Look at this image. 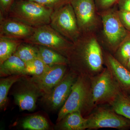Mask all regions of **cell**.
<instances>
[{
	"label": "cell",
	"mask_w": 130,
	"mask_h": 130,
	"mask_svg": "<svg viewBox=\"0 0 130 130\" xmlns=\"http://www.w3.org/2000/svg\"><path fill=\"white\" fill-rule=\"evenodd\" d=\"M67 58L71 70L78 75L93 77L104 69L102 51L95 38L85 42L79 37L73 43Z\"/></svg>",
	"instance_id": "1"
},
{
	"label": "cell",
	"mask_w": 130,
	"mask_h": 130,
	"mask_svg": "<svg viewBox=\"0 0 130 130\" xmlns=\"http://www.w3.org/2000/svg\"><path fill=\"white\" fill-rule=\"evenodd\" d=\"M53 9L29 0H15L8 16L36 28L49 24Z\"/></svg>",
	"instance_id": "2"
},
{
	"label": "cell",
	"mask_w": 130,
	"mask_h": 130,
	"mask_svg": "<svg viewBox=\"0 0 130 130\" xmlns=\"http://www.w3.org/2000/svg\"><path fill=\"white\" fill-rule=\"evenodd\" d=\"M90 78V110L94 108L98 105L108 103L122 90L107 68Z\"/></svg>",
	"instance_id": "3"
},
{
	"label": "cell",
	"mask_w": 130,
	"mask_h": 130,
	"mask_svg": "<svg viewBox=\"0 0 130 130\" xmlns=\"http://www.w3.org/2000/svg\"><path fill=\"white\" fill-rule=\"evenodd\" d=\"M90 90V77L86 75H78L70 95L60 109L57 122L72 112L80 111L82 113L85 110H89Z\"/></svg>",
	"instance_id": "4"
},
{
	"label": "cell",
	"mask_w": 130,
	"mask_h": 130,
	"mask_svg": "<svg viewBox=\"0 0 130 130\" xmlns=\"http://www.w3.org/2000/svg\"><path fill=\"white\" fill-rule=\"evenodd\" d=\"M23 42L49 48L66 58L73 43L49 24L35 28L32 35Z\"/></svg>",
	"instance_id": "5"
},
{
	"label": "cell",
	"mask_w": 130,
	"mask_h": 130,
	"mask_svg": "<svg viewBox=\"0 0 130 130\" xmlns=\"http://www.w3.org/2000/svg\"><path fill=\"white\" fill-rule=\"evenodd\" d=\"M49 25L73 43L80 36L81 32L76 18L70 2L54 10Z\"/></svg>",
	"instance_id": "6"
},
{
	"label": "cell",
	"mask_w": 130,
	"mask_h": 130,
	"mask_svg": "<svg viewBox=\"0 0 130 130\" xmlns=\"http://www.w3.org/2000/svg\"><path fill=\"white\" fill-rule=\"evenodd\" d=\"M129 128L130 120L117 113L112 108H98L87 118L88 129L112 128L123 130Z\"/></svg>",
	"instance_id": "7"
},
{
	"label": "cell",
	"mask_w": 130,
	"mask_h": 130,
	"mask_svg": "<svg viewBox=\"0 0 130 130\" xmlns=\"http://www.w3.org/2000/svg\"><path fill=\"white\" fill-rule=\"evenodd\" d=\"M78 76V74L71 70L48 93L42 96L43 102L48 108L52 111L61 108L70 95Z\"/></svg>",
	"instance_id": "8"
},
{
	"label": "cell",
	"mask_w": 130,
	"mask_h": 130,
	"mask_svg": "<svg viewBox=\"0 0 130 130\" xmlns=\"http://www.w3.org/2000/svg\"><path fill=\"white\" fill-rule=\"evenodd\" d=\"M25 76L18 81V86L13 95L20 111H32L36 109L38 98L42 94L31 78H24Z\"/></svg>",
	"instance_id": "9"
},
{
	"label": "cell",
	"mask_w": 130,
	"mask_h": 130,
	"mask_svg": "<svg viewBox=\"0 0 130 130\" xmlns=\"http://www.w3.org/2000/svg\"><path fill=\"white\" fill-rule=\"evenodd\" d=\"M106 12L102 15L104 34L111 48L116 51L127 37L128 30L121 23L118 11Z\"/></svg>",
	"instance_id": "10"
},
{
	"label": "cell",
	"mask_w": 130,
	"mask_h": 130,
	"mask_svg": "<svg viewBox=\"0 0 130 130\" xmlns=\"http://www.w3.org/2000/svg\"><path fill=\"white\" fill-rule=\"evenodd\" d=\"M80 32L88 30L96 20L94 0H70Z\"/></svg>",
	"instance_id": "11"
},
{
	"label": "cell",
	"mask_w": 130,
	"mask_h": 130,
	"mask_svg": "<svg viewBox=\"0 0 130 130\" xmlns=\"http://www.w3.org/2000/svg\"><path fill=\"white\" fill-rule=\"evenodd\" d=\"M35 29L8 16L0 18V37L23 41L32 35Z\"/></svg>",
	"instance_id": "12"
},
{
	"label": "cell",
	"mask_w": 130,
	"mask_h": 130,
	"mask_svg": "<svg viewBox=\"0 0 130 130\" xmlns=\"http://www.w3.org/2000/svg\"><path fill=\"white\" fill-rule=\"evenodd\" d=\"M67 66L55 65L50 67L42 75L31 77L32 81L41 90L42 96L48 93L62 80L67 72Z\"/></svg>",
	"instance_id": "13"
},
{
	"label": "cell",
	"mask_w": 130,
	"mask_h": 130,
	"mask_svg": "<svg viewBox=\"0 0 130 130\" xmlns=\"http://www.w3.org/2000/svg\"><path fill=\"white\" fill-rule=\"evenodd\" d=\"M104 60L107 68L121 90L130 91V71L110 54H105Z\"/></svg>",
	"instance_id": "14"
},
{
	"label": "cell",
	"mask_w": 130,
	"mask_h": 130,
	"mask_svg": "<svg viewBox=\"0 0 130 130\" xmlns=\"http://www.w3.org/2000/svg\"><path fill=\"white\" fill-rule=\"evenodd\" d=\"M87 118H83L80 111L67 115L58 122L56 128L63 130H84L86 129Z\"/></svg>",
	"instance_id": "15"
},
{
	"label": "cell",
	"mask_w": 130,
	"mask_h": 130,
	"mask_svg": "<svg viewBox=\"0 0 130 130\" xmlns=\"http://www.w3.org/2000/svg\"><path fill=\"white\" fill-rule=\"evenodd\" d=\"M38 49V58L49 67L58 65H68L66 56L52 49L36 45Z\"/></svg>",
	"instance_id": "16"
},
{
	"label": "cell",
	"mask_w": 130,
	"mask_h": 130,
	"mask_svg": "<svg viewBox=\"0 0 130 130\" xmlns=\"http://www.w3.org/2000/svg\"><path fill=\"white\" fill-rule=\"evenodd\" d=\"M25 63L16 55H12L0 64V76L6 77L14 75H24Z\"/></svg>",
	"instance_id": "17"
},
{
	"label": "cell",
	"mask_w": 130,
	"mask_h": 130,
	"mask_svg": "<svg viewBox=\"0 0 130 130\" xmlns=\"http://www.w3.org/2000/svg\"><path fill=\"white\" fill-rule=\"evenodd\" d=\"M108 103L117 113L130 120V97L126 95L123 90Z\"/></svg>",
	"instance_id": "18"
},
{
	"label": "cell",
	"mask_w": 130,
	"mask_h": 130,
	"mask_svg": "<svg viewBox=\"0 0 130 130\" xmlns=\"http://www.w3.org/2000/svg\"><path fill=\"white\" fill-rule=\"evenodd\" d=\"M24 75H14L1 78L0 80V108L5 110L8 103V95L13 84L19 81Z\"/></svg>",
	"instance_id": "19"
},
{
	"label": "cell",
	"mask_w": 130,
	"mask_h": 130,
	"mask_svg": "<svg viewBox=\"0 0 130 130\" xmlns=\"http://www.w3.org/2000/svg\"><path fill=\"white\" fill-rule=\"evenodd\" d=\"M23 41L0 37V64L14 54Z\"/></svg>",
	"instance_id": "20"
},
{
	"label": "cell",
	"mask_w": 130,
	"mask_h": 130,
	"mask_svg": "<svg viewBox=\"0 0 130 130\" xmlns=\"http://www.w3.org/2000/svg\"><path fill=\"white\" fill-rule=\"evenodd\" d=\"M26 63L38 58V49L36 45L23 42L14 54Z\"/></svg>",
	"instance_id": "21"
},
{
	"label": "cell",
	"mask_w": 130,
	"mask_h": 130,
	"mask_svg": "<svg viewBox=\"0 0 130 130\" xmlns=\"http://www.w3.org/2000/svg\"><path fill=\"white\" fill-rule=\"evenodd\" d=\"M21 126L25 130H46L49 128L47 120L40 115H32L26 118L22 122Z\"/></svg>",
	"instance_id": "22"
},
{
	"label": "cell",
	"mask_w": 130,
	"mask_h": 130,
	"mask_svg": "<svg viewBox=\"0 0 130 130\" xmlns=\"http://www.w3.org/2000/svg\"><path fill=\"white\" fill-rule=\"evenodd\" d=\"M50 67L37 58L26 63L24 75L38 76L44 73Z\"/></svg>",
	"instance_id": "23"
},
{
	"label": "cell",
	"mask_w": 130,
	"mask_h": 130,
	"mask_svg": "<svg viewBox=\"0 0 130 130\" xmlns=\"http://www.w3.org/2000/svg\"><path fill=\"white\" fill-rule=\"evenodd\" d=\"M116 51L115 58L125 67L130 57V39L123 42Z\"/></svg>",
	"instance_id": "24"
},
{
	"label": "cell",
	"mask_w": 130,
	"mask_h": 130,
	"mask_svg": "<svg viewBox=\"0 0 130 130\" xmlns=\"http://www.w3.org/2000/svg\"><path fill=\"white\" fill-rule=\"evenodd\" d=\"M53 10L70 2V0H29Z\"/></svg>",
	"instance_id": "25"
},
{
	"label": "cell",
	"mask_w": 130,
	"mask_h": 130,
	"mask_svg": "<svg viewBox=\"0 0 130 130\" xmlns=\"http://www.w3.org/2000/svg\"><path fill=\"white\" fill-rule=\"evenodd\" d=\"M15 0H0V18L8 16Z\"/></svg>",
	"instance_id": "26"
},
{
	"label": "cell",
	"mask_w": 130,
	"mask_h": 130,
	"mask_svg": "<svg viewBox=\"0 0 130 130\" xmlns=\"http://www.w3.org/2000/svg\"><path fill=\"white\" fill-rule=\"evenodd\" d=\"M118 13L123 26L127 30L130 31V12L119 10Z\"/></svg>",
	"instance_id": "27"
},
{
	"label": "cell",
	"mask_w": 130,
	"mask_h": 130,
	"mask_svg": "<svg viewBox=\"0 0 130 130\" xmlns=\"http://www.w3.org/2000/svg\"><path fill=\"white\" fill-rule=\"evenodd\" d=\"M98 7L102 9H107L118 3L119 0H94Z\"/></svg>",
	"instance_id": "28"
},
{
	"label": "cell",
	"mask_w": 130,
	"mask_h": 130,
	"mask_svg": "<svg viewBox=\"0 0 130 130\" xmlns=\"http://www.w3.org/2000/svg\"><path fill=\"white\" fill-rule=\"evenodd\" d=\"M118 4L119 10L130 12V0H119Z\"/></svg>",
	"instance_id": "29"
},
{
	"label": "cell",
	"mask_w": 130,
	"mask_h": 130,
	"mask_svg": "<svg viewBox=\"0 0 130 130\" xmlns=\"http://www.w3.org/2000/svg\"><path fill=\"white\" fill-rule=\"evenodd\" d=\"M125 67L130 71V57L129 58V59H128Z\"/></svg>",
	"instance_id": "30"
},
{
	"label": "cell",
	"mask_w": 130,
	"mask_h": 130,
	"mask_svg": "<svg viewBox=\"0 0 130 130\" xmlns=\"http://www.w3.org/2000/svg\"><path fill=\"white\" fill-rule=\"evenodd\" d=\"M128 92H129V94L130 96L129 97H130V91H128Z\"/></svg>",
	"instance_id": "31"
}]
</instances>
